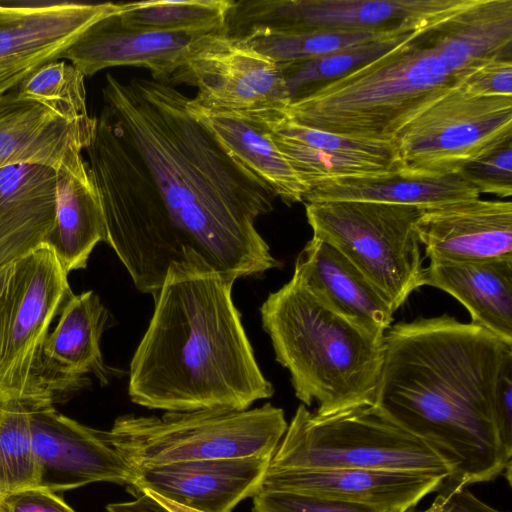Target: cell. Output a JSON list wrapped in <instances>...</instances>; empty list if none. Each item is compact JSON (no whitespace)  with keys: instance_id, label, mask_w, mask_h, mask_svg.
I'll list each match as a JSON object with an SVG mask.
<instances>
[{"instance_id":"30bf717a","label":"cell","mask_w":512,"mask_h":512,"mask_svg":"<svg viewBox=\"0 0 512 512\" xmlns=\"http://www.w3.org/2000/svg\"><path fill=\"white\" fill-rule=\"evenodd\" d=\"M72 294L68 274L42 246L14 262L0 314V396L52 399L39 371L50 326Z\"/></svg>"},{"instance_id":"74e56055","label":"cell","mask_w":512,"mask_h":512,"mask_svg":"<svg viewBox=\"0 0 512 512\" xmlns=\"http://www.w3.org/2000/svg\"><path fill=\"white\" fill-rule=\"evenodd\" d=\"M0 512H75L57 493L42 486L0 497Z\"/></svg>"},{"instance_id":"4dcf8cb0","label":"cell","mask_w":512,"mask_h":512,"mask_svg":"<svg viewBox=\"0 0 512 512\" xmlns=\"http://www.w3.org/2000/svg\"><path fill=\"white\" fill-rule=\"evenodd\" d=\"M425 32L394 34L316 59L280 65L291 102L374 61Z\"/></svg>"},{"instance_id":"7a4b0ae2","label":"cell","mask_w":512,"mask_h":512,"mask_svg":"<svg viewBox=\"0 0 512 512\" xmlns=\"http://www.w3.org/2000/svg\"><path fill=\"white\" fill-rule=\"evenodd\" d=\"M512 349L473 323L449 315L390 327L372 407L426 443L449 467L446 485L511 480L494 392Z\"/></svg>"},{"instance_id":"ba28073f","label":"cell","mask_w":512,"mask_h":512,"mask_svg":"<svg viewBox=\"0 0 512 512\" xmlns=\"http://www.w3.org/2000/svg\"><path fill=\"white\" fill-rule=\"evenodd\" d=\"M313 236L337 249L394 311L425 285L416 223L425 209L370 201L306 203Z\"/></svg>"},{"instance_id":"d6a6232c","label":"cell","mask_w":512,"mask_h":512,"mask_svg":"<svg viewBox=\"0 0 512 512\" xmlns=\"http://www.w3.org/2000/svg\"><path fill=\"white\" fill-rule=\"evenodd\" d=\"M84 78L71 63L58 59L37 67L16 90L20 98L46 105L70 121H89Z\"/></svg>"},{"instance_id":"b9f144b4","label":"cell","mask_w":512,"mask_h":512,"mask_svg":"<svg viewBox=\"0 0 512 512\" xmlns=\"http://www.w3.org/2000/svg\"><path fill=\"white\" fill-rule=\"evenodd\" d=\"M13 268L14 263L0 268V314Z\"/></svg>"},{"instance_id":"6da1fadb","label":"cell","mask_w":512,"mask_h":512,"mask_svg":"<svg viewBox=\"0 0 512 512\" xmlns=\"http://www.w3.org/2000/svg\"><path fill=\"white\" fill-rule=\"evenodd\" d=\"M102 95L162 202L128 270L137 290L154 297L182 263L203 262L234 282L280 265L255 227L276 196L191 114L188 96L165 82L112 74Z\"/></svg>"},{"instance_id":"f1b7e54d","label":"cell","mask_w":512,"mask_h":512,"mask_svg":"<svg viewBox=\"0 0 512 512\" xmlns=\"http://www.w3.org/2000/svg\"><path fill=\"white\" fill-rule=\"evenodd\" d=\"M232 0L121 3L122 24L131 28L203 36L224 32Z\"/></svg>"},{"instance_id":"8d00e7d4","label":"cell","mask_w":512,"mask_h":512,"mask_svg":"<svg viewBox=\"0 0 512 512\" xmlns=\"http://www.w3.org/2000/svg\"><path fill=\"white\" fill-rule=\"evenodd\" d=\"M494 415L501 442L512 456V349L502 360L494 392Z\"/></svg>"},{"instance_id":"d4e9b609","label":"cell","mask_w":512,"mask_h":512,"mask_svg":"<svg viewBox=\"0 0 512 512\" xmlns=\"http://www.w3.org/2000/svg\"><path fill=\"white\" fill-rule=\"evenodd\" d=\"M56 171V217L48 246L67 274L84 269L106 226L99 192L82 152L70 155Z\"/></svg>"},{"instance_id":"7402d4cb","label":"cell","mask_w":512,"mask_h":512,"mask_svg":"<svg viewBox=\"0 0 512 512\" xmlns=\"http://www.w3.org/2000/svg\"><path fill=\"white\" fill-rule=\"evenodd\" d=\"M328 307L383 338L394 310L373 284L337 249L312 237L295 261L294 273Z\"/></svg>"},{"instance_id":"836d02e7","label":"cell","mask_w":512,"mask_h":512,"mask_svg":"<svg viewBox=\"0 0 512 512\" xmlns=\"http://www.w3.org/2000/svg\"><path fill=\"white\" fill-rule=\"evenodd\" d=\"M458 175L474 186L479 194L500 198L512 194V139L486 155L468 163Z\"/></svg>"},{"instance_id":"f546056e","label":"cell","mask_w":512,"mask_h":512,"mask_svg":"<svg viewBox=\"0 0 512 512\" xmlns=\"http://www.w3.org/2000/svg\"><path fill=\"white\" fill-rule=\"evenodd\" d=\"M42 400L47 399H13L0 405V497L41 484L31 418L34 404Z\"/></svg>"},{"instance_id":"5b68a950","label":"cell","mask_w":512,"mask_h":512,"mask_svg":"<svg viewBox=\"0 0 512 512\" xmlns=\"http://www.w3.org/2000/svg\"><path fill=\"white\" fill-rule=\"evenodd\" d=\"M425 33L293 100L286 117L331 133L394 140L416 114L456 83Z\"/></svg>"},{"instance_id":"5bb4252c","label":"cell","mask_w":512,"mask_h":512,"mask_svg":"<svg viewBox=\"0 0 512 512\" xmlns=\"http://www.w3.org/2000/svg\"><path fill=\"white\" fill-rule=\"evenodd\" d=\"M272 456L186 461L135 470L127 490L144 491L198 512H231L261 489Z\"/></svg>"},{"instance_id":"e0dca14e","label":"cell","mask_w":512,"mask_h":512,"mask_svg":"<svg viewBox=\"0 0 512 512\" xmlns=\"http://www.w3.org/2000/svg\"><path fill=\"white\" fill-rule=\"evenodd\" d=\"M416 231L430 263L512 258V203L477 198L425 209Z\"/></svg>"},{"instance_id":"83f0119b","label":"cell","mask_w":512,"mask_h":512,"mask_svg":"<svg viewBox=\"0 0 512 512\" xmlns=\"http://www.w3.org/2000/svg\"><path fill=\"white\" fill-rule=\"evenodd\" d=\"M479 195L478 190L458 174L420 177L393 173L322 181L307 189L303 201H370L431 209L477 199Z\"/></svg>"},{"instance_id":"277c9868","label":"cell","mask_w":512,"mask_h":512,"mask_svg":"<svg viewBox=\"0 0 512 512\" xmlns=\"http://www.w3.org/2000/svg\"><path fill=\"white\" fill-rule=\"evenodd\" d=\"M276 361L291 376L295 396L317 404L318 416L372 406L383 338L338 314L293 274L260 308Z\"/></svg>"},{"instance_id":"ac0fdd59","label":"cell","mask_w":512,"mask_h":512,"mask_svg":"<svg viewBox=\"0 0 512 512\" xmlns=\"http://www.w3.org/2000/svg\"><path fill=\"white\" fill-rule=\"evenodd\" d=\"M445 481L424 474L356 468L268 470L262 491H288L408 512ZM259 490V491H260Z\"/></svg>"},{"instance_id":"cb8c5ba5","label":"cell","mask_w":512,"mask_h":512,"mask_svg":"<svg viewBox=\"0 0 512 512\" xmlns=\"http://www.w3.org/2000/svg\"><path fill=\"white\" fill-rule=\"evenodd\" d=\"M425 40L455 81L487 61L511 60L512 0H470Z\"/></svg>"},{"instance_id":"ffe728a7","label":"cell","mask_w":512,"mask_h":512,"mask_svg":"<svg viewBox=\"0 0 512 512\" xmlns=\"http://www.w3.org/2000/svg\"><path fill=\"white\" fill-rule=\"evenodd\" d=\"M58 322L44 343L39 377L52 396L55 391L80 387L87 374L107 384L117 371L104 363L100 342L109 313L92 290L71 294Z\"/></svg>"},{"instance_id":"484cf974","label":"cell","mask_w":512,"mask_h":512,"mask_svg":"<svg viewBox=\"0 0 512 512\" xmlns=\"http://www.w3.org/2000/svg\"><path fill=\"white\" fill-rule=\"evenodd\" d=\"M188 109L232 158L282 202L292 205L303 201L307 187L262 123L241 114L204 107L192 98Z\"/></svg>"},{"instance_id":"d6986e66","label":"cell","mask_w":512,"mask_h":512,"mask_svg":"<svg viewBox=\"0 0 512 512\" xmlns=\"http://www.w3.org/2000/svg\"><path fill=\"white\" fill-rule=\"evenodd\" d=\"M199 37V36H197ZM196 36L127 27L118 13L99 20L63 53L84 76L114 66H136L170 84Z\"/></svg>"},{"instance_id":"f35d334b","label":"cell","mask_w":512,"mask_h":512,"mask_svg":"<svg viewBox=\"0 0 512 512\" xmlns=\"http://www.w3.org/2000/svg\"><path fill=\"white\" fill-rule=\"evenodd\" d=\"M444 486L428 508L416 512H502L481 501L465 486Z\"/></svg>"},{"instance_id":"8992f818","label":"cell","mask_w":512,"mask_h":512,"mask_svg":"<svg viewBox=\"0 0 512 512\" xmlns=\"http://www.w3.org/2000/svg\"><path fill=\"white\" fill-rule=\"evenodd\" d=\"M288 423L283 409L261 407L123 415L104 431L134 469L186 461L272 456Z\"/></svg>"},{"instance_id":"4316f807","label":"cell","mask_w":512,"mask_h":512,"mask_svg":"<svg viewBox=\"0 0 512 512\" xmlns=\"http://www.w3.org/2000/svg\"><path fill=\"white\" fill-rule=\"evenodd\" d=\"M424 281L458 300L471 323L512 345V258L430 263Z\"/></svg>"},{"instance_id":"52a82bcc","label":"cell","mask_w":512,"mask_h":512,"mask_svg":"<svg viewBox=\"0 0 512 512\" xmlns=\"http://www.w3.org/2000/svg\"><path fill=\"white\" fill-rule=\"evenodd\" d=\"M356 468L450 477L449 467L422 440L372 406L318 416L298 406L268 470Z\"/></svg>"},{"instance_id":"e575fe53","label":"cell","mask_w":512,"mask_h":512,"mask_svg":"<svg viewBox=\"0 0 512 512\" xmlns=\"http://www.w3.org/2000/svg\"><path fill=\"white\" fill-rule=\"evenodd\" d=\"M252 512H383L376 508L323 496L288 491H262L253 497Z\"/></svg>"},{"instance_id":"3957f363","label":"cell","mask_w":512,"mask_h":512,"mask_svg":"<svg viewBox=\"0 0 512 512\" xmlns=\"http://www.w3.org/2000/svg\"><path fill=\"white\" fill-rule=\"evenodd\" d=\"M233 284L199 261L169 268L130 363L133 403L166 412L246 410L274 394L234 305Z\"/></svg>"},{"instance_id":"1f68e13d","label":"cell","mask_w":512,"mask_h":512,"mask_svg":"<svg viewBox=\"0 0 512 512\" xmlns=\"http://www.w3.org/2000/svg\"><path fill=\"white\" fill-rule=\"evenodd\" d=\"M394 34L403 33L318 29L290 33L256 32L241 39L277 64L283 65L316 59Z\"/></svg>"},{"instance_id":"8fae6325","label":"cell","mask_w":512,"mask_h":512,"mask_svg":"<svg viewBox=\"0 0 512 512\" xmlns=\"http://www.w3.org/2000/svg\"><path fill=\"white\" fill-rule=\"evenodd\" d=\"M470 0H240L233 1L224 32L242 38L256 32L306 30L423 32Z\"/></svg>"},{"instance_id":"4fadbf2b","label":"cell","mask_w":512,"mask_h":512,"mask_svg":"<svg viewBox=\"0 0 512 512\" xmlns=\"http://www.w3.org/2000/svg\"><path fill=\"white\" fill-rule=\"evenodd\" d=\"M31 429L44 488L57 493L94 482L127 486L134 479L135 470L109 443L104 431L61 414L50 399L34 404Z\"/></svg>"},{"instance_id":"9c48e42d","label":"cell","mask_w":512,"mask_h":512,"mask_svg":"<svg viewBox=\"0 0 512 512\" xmlns=\"http://www.w3.org/2000/svg\"><path fill=\"white\" fill-rule=\"evenodd\" d=\"M512 139V97L480 98L456 83L416 114L395 136L400 173L441 177Z\"/></svg>"},{"instance_id":"2e32d148","label":"cell","mask_w":512,"mask_h":512,"mask_svg":"<svg viewBox=\"0 0 512 512\" xmlns=\"http://www.w3.org/2000/svg\"><path fill=\"white\" fill-rule=\"evenodd\" d=\"M120 10L121 3L112 2L39 3L28 14L0 24V98L37 67L62 59L89 27Z\"/></svg>"},{"instance_id":"60d3db41","label":"cell","mask_w":512,"mask_h":512,"mask_svg":"<svg viewBox=\"0 0 512 512\" xmlns=\"http://www.w3.org/2000/svg\"><path fill=\"white\" fill-rule=\"evenodd\" d=\"M39 3L36 4H17V3H2L0 2V24L15 20L23 15L28 14L34 10Z\"/></svg>"},{"instance_id":"ab89813d","label":"cell","mask_w":512,"mask_h":512,"mask_svg":"<svg viewBox=\"0 0 512 512\" xmlns=\"http://www.w3.org/2000/svg\"><path fill=\"white\" fill-rule=\"evenodd\" d=\"M106 509L108 512H198L150 491L140 493L132 501L109 504Z\"/></svg>"},{"instance_id":"7c38bea8","label":"cell","mask_w":512,"mask_h":512,"mask_svg":"<svg viewBox=\"0 0 512 512\" xmlns=\"http://www.w3.org/2000/svg\"><path fill=\"white\" fill-rule=\"evenodd\" d=\"M172 82L195 86L199 105L262 123L285 117L291 103L281 66L224 32L196 37Z\"/></svg>"},{"instance_id":"44dd1931","label":"cell","mask_w":512,"mask_h":512,"mask_svg":"<svg viewBox=\"0 0 512 512\" xmlns=\"http://www.w3.org/2000/svg\"><path fill=\"white\" fill-rule=\"evenodd\" d=\"M96 117L70 121L41 103L20 98L14 89L0 98V169L30 163L55 170L89 145Z\"/></svg>"},{"instance_id":"603a6c76","label":"cell","mask_w":512,"mask_h":512,"mask_svg":"<svg viewBox=\"0 0 512 512\" xmlns=\"http://www.w3.org/2000/svg\"><path fill=\"white\" fill-rule=\"evenodd\" d=\"M56 217V171L20 163L0 169V268L45 246Z\"/></svg>"},{"instance_id":"9a60e30c","label":"cell","mask_w":512,"mask_h":512,"mask_svg":"<svg viewBox=\"0 0 512 512\" xmlns=\"http://www.w3.org/2000/svg\"><path fill=\"white\" fill-rule=\"evenodd\" d=\"M262 124L307 189L327 180L401 171L394 140L331 133L301 125L286 116Z\"/></svg>"},{"instance_id":"d590c367","label":"cell","mask_w":512,"mask_h":512,"mask_svg":"<svg viewBox=\"0 0 512 512\" xmlns=\"http://www.w3.org/2000/svg\"><path fill=\"white\" fill-rule=\"evenodd\" d=\"M456 84L473 97H512V60L482 63L457 78Z\"/></svg>"}]
</instances>
